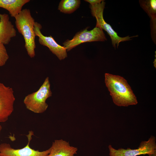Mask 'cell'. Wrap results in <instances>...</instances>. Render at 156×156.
Here are the masks:
<instances>
[{
  "instance_id": "6da1fadb",
  "label": "cell",
  "mask_w": 156,
  "mask_h": 156,
  "mask_svg": "<svg viewBox=\"0 0 156 156\" xmlns=\"http://www.w3.org/2000/svg\"><path fill=\"white\" fill-rule=\"evenodd\" d=\"M105 77L106 86L116 105L126 107L138 103L136 96L123 77L107 73Z\"/></svg>"
},
{
  "instance_id": "7a4b0ae2",
  "label": "cell",
  "mask_w": 156,
  "mask_h": 156,
  "mask_svg": "<svg viewBox=\"0 0 156 156\" xmlns=\"http://www.w3.org/2000/svg\"><path fill=\"white\" fill-rule=\"evenodd\" d=\"M15 24L18 32L23 36L25 42V47L31 58L35 55V35L34 32L35 20L30 10L25 8L15 17Z\"/></svg>"
},
{
  "instance_id": "3957f363",
  "label": "cell",
  "mask_w": 156,
  "mask_h": 156,
  "mask_svg": "<svg viewBox=\"0 0 156 156\" xmlns=\"http://www.w3.org/2000/svg\"><path fill=\"white\" fill-rule=\"evenodd\" d=\"M52 95L49 78L47 77L37 91L25 97L23 103L28 109L34 113H42L46 111L48 106L46 100Z\"/></svg>"
},
{
  "instance_id": "277c9868",
  "label": "cell",
  "mask_w": 156,
  "mask_h": 156,
  "mask_svg": "<svg viewBox=\"0 0 156 156\" xmlns=\"http://www.w3.org/2000/svg\"><path fill=\"white\" fill-rule=\"evenodd\" d=\"M105 4L104 1L103 0L100 3L94 5H90V7L92 15L95 17L96 20V27L104 29L107 32L110 37L113 47L116 49V45L118 48L121 42L129 41L132 39L131 38L138 36H127L123 37L119 36L103 18V12Z\"/></svg>"
},
{
  "instance_id": "5b68a950",
  "label": "cell",
  "mask_w": 156,
  "mask_h": 156,
  "mask_svg": "<svg viewBox=\"0 0 156 156\" xmlns=\"http://www.w3.org/2000/svg\"><path fill=\"white\" fill-rule=\"evenodd\" d=\"M107 39L103 30L95 27L92 30L87 29L80 31L71 40H67L63 43V47L69 51L81 43L94 41H104Z\"/></svg>"
},
{
  "instance_id": "8992f818",
  "label": "cell",
  "mask_w": 156,
  "mask_h": 156,
  "mask_svg": "<svg viewBox=\"0 0 156 156\" xmlns=\"http://www.w3.org/2000/svg\"><path fill=\"white\" fill-rule=\"evenodd\" d=\"M110 156H137L141 155H148L156 153V138L151 135L147 141H142L136 149L120 148L117 150L111 145L108 146Z\"/></svg>"
},
{
  "instance_id": "52a82bcc",
  "label": "cell",
  "mask_w": 156,
  "mask_h": 156,
  "mask_svg": "<svg viewBox=\"0 0 156 156\" xmlns=\"http://www.w3.org/2000/svg\"><path fill=\"white\" fill-rule=\"evenodd\" d=\"M34 135L31 131L27 135L28 142L23 148L18 149L12 148L10 144L2 143L0 144V154L1 156H48L50 153L51 148L43 151H40L31 148L29 146L30 143Z\"/></svg>"
},
{
  "instance_id": "ba28073f",
  "label": "cell",
  "mask_w": 156,
  "mask_h": 156,
  "mask_svg": "<svg viewBox=\"0 0 156 156\" xmlns=\"http://www.w3.org/2000/svg\"><path fill=\"white\" fill-rule=\"evenodd\" d=\"M15 100L12 88L0 82V122L8 120L14 111Z\"/></svg>"
},
{
  "instance_id": "9c48e42d",
  "label": "cell",
  "mask_w": 156,
  "mask_h": 156,
  "mask_svg": "<svg viewBox=\"0 0 156 156\" xmlns=\"http://www.w3.org/2000/svg\"><path fill=\"white\" fill-rule=\"evenodd\" d=\"M41 25L35 22L34 30L36 36L38 37V42L42 45L47 47L49 50L61 60L67 57L66 49L63 46L58 44L51 36H44L41 33Z\"/></svg>"
},
{
  "instance_id": "30bf717a",
  "label": "cell",
  "mask_w": 156,
  "mask_h": 156,
  "mask_svg": "<svg viewBox=\"0 0 156 156\" xmlns=\"http://www.w3.org/2000/svg\"><path fill=\"white\" fill-rule=\"evenodd\" d=\"M16 31L8 14L0 13V43L8 44L16 36Z\"/></svg>"
},
{
  "instance_id": "8fae6325",
  "label": "cell",
  "mask_w": 156,
  "mask_h": 156,
  "mask_svg": "<svg viewBox=\"0 0 156 156\" xmlns=\"http://www.w3.org/2000/svg\"><path fill=\"white\" fill-rule=\"evenodd\" d=\"M50 147L48 156H75L78 150L77 147L71 146L68 142L63 139L55 140Z\"/></svg>"
},
{
  "instance_id": "7c38bea8",
  "label": "cell",
  "mask_w": 156,
  "mask_h": 156,
  "mask_svg": "<svg viewBox=\"0 0 156 156\" xmlns=\"http://www.w3.org/2000/svg\"><path fill=\"white\" fill-rule=\"evenodd\" d=\"M30 0H0V8L8 10L11 17H15L22 10L23 6Z\"/></svg>"
},
{
  "instance_id": "4fadbf2b",
  "label": "cell",
  "mask_w": 156,
  "mask_h": 156,
  "mask_svg": "<svg viewBox=\"0 0 156 156\" xmlns=\"http://www.w3.org/2000/svg\"><path fill=\"white\" fill-rule=\"evenodd\" d=\"M139 3L141 7L152 20L153 24L156 27V0H139Z\"/></svg>"
},
{
  "instance_id": "5bb4252c",
  "label": "cell",
  "mask_w": 156,
  "mask_h": 156,
  "mask_svg": "<svg viewBox=\"0 0 156 156\" xmlns=\"http://www.w3.org/2000/svg\"><path fill=\"white\" fill-rule=\"evenodd\" d=\"M80 3L79 0H62L59 3L58 10L64 13L71 14L79 7Z\"/></svg>"
},
{
  "instance_id": "9a60e30c",
  "label": "cell",
  "mask_w": 156,
  "mask_h": 156,
  "mask_svg": "<svg viewBox=\"0 0 156 156\" xmlns=\"http://www.w3.org/2000/svg\"><path fill=\"white\" fill-rule=\"evenodd\" d=\"M9 58V56L5 45L0 43V67L4 65Z\"/></svg>"
},
{
  "instance_id": "2e32d148",
  "label": "cell",
  "mask_w": 156,
  "mask_h": 156,
  "mask_svg": "<svg viewBox=\"0 0 156 156\" xmlns=\"http://www.w3.org/2000/svg\"><path fill=\"white\" fill-rule=\"evenodd\" d=\"M103 0H85V1L87 2L90 3V5H94L100 3Z\"/></svg>"
},
{
  "instance_id": "e0dca14e",
  "label": "cell",
  "mask_w": 156,
  "mask_h": 156,
  "mask_svg": "<svg viewBox=\"0 0 156 156\" xmlns=\"http://www.w3.org/2000/svg\"><path fill=\"white\" fill-rule=\"evenodd\" d=\"M148 155V156H156V153Z\"/></svg>"
},
{
  "instance_id": "ac0fdd59",
  "label": "cell",
  "mask_w": 156,
  "mask_h": 156,
  "mask_svg": "<svg viewBox=\"0 0 156 156\" xmlns=\"http://www.w3.org/2000/svg\"><path fill=\"white\" fill-rule=\"evenodd\" d=\"M1 130H2V127L0 124V133H1Z\"/></svg>"
},
{
  "instance_id": "d6986e66",
  "label": "cell",
  "mask_w": 156,
  "mask_h": 156,
  "mask_svg": "<svg viewBox=\"0 0 156 156\" xmlns=\"http://www.w3.org/2000/svg\"><path fill=\"white\" fill-rule=\"evenodd\" d=\"M0 156H1L0 154Z\"/></svg>"
}]
</instances>
